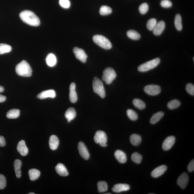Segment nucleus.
<instances>
[{
	"label": "nucleus",
	"mask_w": 194,
	"mask_h": 194,
	"mask_svg": "<svg viewBox=\"0 0 194 194\" xmlns=\"http://www.w3.org/2000/svg\"><path fill=\"white\" fill-rule=\"evenodd\" d=\"M16 72L18 75L23 77H30L32 76V69L26 61L24 60L16 67Z\"/></svg>",
	"instance_id": "nucleus-2"
},
{
	"label": "nucleus",
	"mask_w": 194,
	"mask_h": 194,
	"mask_svg": "<svg viewBox=\"0 0 194 194\" xmlns=\"http://www.w3.org/2000/svg\"><path fill=\"white\" fill-rule=\"evenodd\" d=\"M56 96V93L54 90H49L44 91L37 95V98L40 99H44L47 98H54Z\"/></svg>",
	"instance_id": "nucleus-14"
},
{
	"label": "nucleus",
	"mask_w": 194,
	"mask_h": 194,
	"mask_svg": "<svg viewBox=\"0 0 194 194\" xmlns=\"http://www.w3.org/2000/svg\"><path fill=\"white\" fill-rule=\"evenodd\" d=\"M142 156L137 152H134L131 156V159L136 164H139L141 162Z\"/></svg>",
	"instance_id": "nucleus-36"
},
{
	"label": "nucleus",
	"mask_w": 194,
	"mask_h": 194,
	"mask_svg": "<svg viewBox=\"0 0 194 194\" xmlns=\"http://www.w3.org/2000/svg\"><path fill=\"white\" fill-rule=\"evenodd\" d=\"M186 90L188 94L194 96V86L192 84L189 83L187 84L186 86Z\"/></svg>",
	"instance_id": "nucleus-41"
},
{
	"label": "nucleus",
	"mask_w": 194,
	"mask_h": 194,
	"mask_svg": "<svg viewBox=\"0 0 194 194\" xmlns=\"http://www.w3.org/2000/svg\"><path fill=\"white\" fill-rule=\"evenodd\" d=\"M174 24L175 28L178 31H181L182 29L181 18L180 14H177L175 16L174 20Z\"/></svg>",
	"instance_id": "nucleus-30"
},
{
	"label": "nucleus",
	"mask_w": 194,
	"mask_h": 194,
	"mask_svg": "<svg viewBox=\"0 0 194 194\" xmlns=\"http://www.w3.org/2000/svg\"><path fill=\"white\" fill-rule=\"evenodd\" d=\"M144 90L146 94L151 96H155L159 94L161 91L160 86L155 84H150L146 86Z\"/></svg>",
	"instance_id": "nucleus-8"
},
{
	"label": "nucleus",
	"mask_w": 194,
	"mask_h": 194,
	"mask_svg": "<svg viewBox=\"0 0 194 194\" xmlns=\"http://www.w3.org/2000/svg\"><path fill=\"white\" fill-rule=\"evenodd\" d=\"M161 6L165 8H169L172 7V2L169 0H162L160 3Z\"/></svg>",
	"instance_id": "nucleus-43"
},
{
	"label": "nucleus",
	"mask_w": 194,
	"mask_h": 194,
	"mask_svg": "<svg viewBox=\"0 0 194 194\" xmlns=\"http://www.w3.org/2000/svg\"><path fill=\"white\" fill-rule=\"evenodd\" d=\"M4 91V88L3 86H0V92H3Z\"/></svg>",
	"instance_id": "nucleus-47"
},
{
	"label": "nucleus",
	"mask_w": 194,
	"mask_h": 194,
	"mask_svg": "<svg viewBox=\"0 0 194 194\" xmlns=\"http://www.w3.org/2000/svg\"><path fill=\"white\" fill-rule=\"evenodd\" d=\"M131 143L132 145L138 146L140 145L142 141L141 136L137 134H133L130 136V137Z\"/></svg>",
	"instance_id": "nucleus-26"
},
{
	"label": "nucleus",
	"mask_w": 194,
	"mask_h": 194,
	"mask_svg": "<svg viewBox=\"0 0 194 194\" xmlns=\"http://www.w3.org/2000/svg\"><path fill=\"white\" fill-rule=\"evenodd\" d=\"M160 62V58H156L146 62L138 67V71L140 72H145L149 71L157 66Z\"/></svg>",
	"instance_id": "nucleus-5"
},
{
	"label": "nucleus",
	"mask_w": 194,
	"mask_h": 194,
	"mask_svg": "<svg viewBox=\"0 0 194 194\" xmlns=\"http://www.w3.org/2000/svg\"><path fill=\"white\" fill-rule=\"evenodd\" d=\"M127 35L129 38L133 40H138L141 38V35L137 32L134 30H129L127 32Z\"/></svg>",
	"instance_id": "nucleus-29"
},
{
	"label": "nucleus",
	"mask_w": 194,
	"mask_h": 194,
	"mask_svg": "<svg viewBox=\"0 0 194 194\" xmlns=\"http://www.w3.org/2000/svg\"><path fill=\"white\" fill-rule=\"evenodd\" d=\"M17 148L18 152L22 156H26L28 154V148L26 145L25 141L23 140L18 142Z\"/></svg>",
	"instance_id": "nucleus-15"
},
{
	"label": "nucleus",
	"mask_w": 194,
	"mask_h": 194,
	"mask_svg": "<svg viewBox=\"0 0 194 194\" xmlns=\"http://www.w3.org/2000/svg\"><path fill=\"white\" fill-rule=\"evenodd\" d=\"M6 100V97L5 96L0 94V103H3L5 102Z\"/></svg>",
	"instance_id": "nucleus-46"
},
{
	"label": "nucleus",
	"mask_w": 194,
	"mask_h": 194,
	"mask_svg": "<svg viewBox=\"0 0 194 194\" xmlns=\"http://www.w3.org/2000/svg\"><path fill=\"white\" fill-rule=\"evenodd\" d=\"M106 194H111V193H106Z\"/></svg>",
	"instance_id": "nucleus-49"
},
{
	"label": "nucleus",
	"mask_w": 194,
	"mask_h": 194,
	"mask_svg": "<svg viewBox=\"0 0 194 194\" xmlns=\"http://www.w3.org/2000/svg\"><path fill=\"white\" fill-rule=\"evenodd\" d=\"M127 115L129 118L132 121L137 120L138 116L137 113L132 109H128L127 111Z\"/></svg>",
	"instance_id": "nucleus-37"
},
{
	"label": "nucleus",
	"mask_w": 194,
	"mask_h": 194,
	"mask_svg": "<svg viewBox=\"0 0 194 194\" xmlns=\"http://www.w3.org/2000/svg\"><path fill=\"white\" fill-rule=\"evenodd\" d=\"M20 17L23 21L28 25L34 26H38L40 25L39 18L32 11L24 10L21 12Z\"/></svg>",
	"instance_id": "nucleus-1"
},
{
	"label": "nucleus",
	"mask_w": 194,
	"mask_h": 194,
	"mask_svg": "<svg viewBox=\"0 0 194 194\" xmlns=\"http://www.w3.org/2000/svg\"><path fill=\"white\" fill-rule=\"evenodd\" d=\"M28 175L31 181H35L39 178L40 175V171L35 169H30L28 171Z\"/></svg>",
	"instance_id": "nucleus-25"
},
{
	"label": "nucleus",
	"mask_w": 194,
	"mask_h": 194,
	"mask_svg": "<svg viewBox=\"0 0 194 194\" xmlns=\"http://www.w3.org/2000/svg\"><path fill=\"white\" fill-rule=\"evenodd\" d=\"M164 113L162 111H159L154 114L151 118L150 122L152 124H155L158 122L164 116Z\"/></svg>",
	"instance_id": "nucleus-28"
},
{
	"label": "nucleus",
	"mask_w": 194,
	"mask_h": 194,
	"mask_svg": "<svg viewBox=\"0 0 194 194\" xmlns=\"http://www.w3.org/2000/svg\"><path fill=\"white\" fill-rule=\"evenodd\" d=\"M6 185V177L2 174H0V189L5 188Z\"/></svg>",
	"instance_id": "nucleus-40"
},
{
	"label": "nucleus",
	"mask_w": 194,
	"mask_h": 194,
	"mask_svg": "<svg viewBox=\"0 0 194 194\" xmlns=\"http://www.w3.org/2000/svg\"><path fill=\"white\" fill-rule=\"evenodd\" d=\"M22 166V162L19 159H16L14 161V166L15 170L16 177L18 178H20L21 176V168Z\"/></svg>",
	"instance_id": "nucleus-24"
},
{
	"label": "nucleus",
	"mask_w": 194,
	"mask_h": 194,
	"mask_svg": "<svg viewBox=\"0 0 194 194\" xmlns=\"http://www.w3.org/2000/svg\"><path fill=\"white\" fill-rule=\"evenodd\" d=\"M73 52L76 58L82 63L86 62L88 56L83 49L75 47L73 49Z\"/></svg>",
	"instance_id": "nucleus-9"
},
{
	"label": "nucleus",
	"mask_w": 194,
	"mask_h": 194,
	"mask_svg": "<svg viewBox=\"0 0 194 194\" xmlns=\"http://www.w3.org/2000/svg\"><path fill=\"white\" fill-rule=\"evenodd\" d=\"M20 110L17 109H12L7 113L6 116L9 119H16L19 117Z\"/></svg>",
	"instance_id": "nucleus-27"
},
{
	"label": "nucleus",
	"mask_w": 194,
	"mask_h": 194,
	"mask_svg": "<svg viewBox=\"0 0 194 194\" xmlns=\"http://www.w3.org/2000/svg\"><path fill=\"white\" fill-rule=\"evenodd\" d=\"M12 50V47L10 45L5 44H0V54L8 53Z\"/></svg>",
	"instance_id": "nucleus-33"
},
{
	"label": "nucleus",
	"mask_w": 194,
	"mask_h": 194,
	"mask_svg": "<svg viewBox=\"0 0 194 194\" xmlns=\"http://www.w3.org/2000/svg\"><path fill=\"white\" fill-rule=\"evenodd\" d=\"M98 188L99 192H104L108 190V185L106 181H99L98 183Z\"/></svg>",
	"instance_id": "nucleus-31"
},
{
	"label": "nucleus",
	"mask_w": 194,
	"mask_h": 194,
	"mask_svg": "<svg viewBox=\"0 0 194 194\" xmlns=\"http://www.w3.org/2000/svg\"><path fill=\"white\" fill-rule=\"evenodd\" d=\"M130 188L129 185L127 184H118L115 185L112 189V191L115 193H120L129 191Z\"/></svg>",
	"instance_id": "nucleus-17"
},
{
	"label": "nucleus",
	"mask_w": 194,
	"mask_h": 194,
	"mask_svg": "<svg viewBox=\"0 0 194 194\" xmlns=\"http://www.w3.org/2000/svg\"><path fill=\"white\" fill-rule=\"evenodd\" d=\"M102 79L107 84H110L116 78V72L112 68H106L103 73Z\"/></svg>",
	"instance_id": "nucleus-6"
},
{
	"label": "nucleus",
	"mask_w": 194,
	"mask_h": 194,
	"mask_svg": "<svg viewBox=\"0 0 194 194\" xmlns=\"http://www.w3.org/2000/svg\"><path fill=\"white\" fill-rule=\"evenodd\" d=\"M115 158L121 163H125L127 162V156L125 153L122 151L117 150L114 153Z\"/></svg>",
	"instance_id": "nucleus-19"
},
{
	"label": "nucleus",
	"mask_w": 194,
	"mask_h": 194,
	"mask_svg": "<svg viewBox=\"0 0 194 194\" xmlns=\"http://www.w3.org/2000/svg\"><path fill=\"white\" fill-rule=\"evenodd\" d=\"M6 142L5 138L2 136H0V147H4L6 146Z\"/></svg>",
	"instance_id": "nucleus-45"
},
{
	"label": "nucleus",
	"mask_w": 194,
	"mask_h": 194,
	"mask_svg": "<svg viewBox=\"0 0 194 194\" xmlns=\"http://www.w3.org/2000/svg\"><path fill=\"white\" fill-rule=\"evenodd\" d=\"M167 169V167L166 165H162L157 167L152 171L151 175L154 178H157L162 175L166 172Z\"/></svg>",
	"instance_id": "nucleus-13"
},
{
	"label": "nucleus",
	"mask_w": 194,
	"mask_h": 194,
	"mask_svg": "<svg viewBox=\"0 0 194 194\" xmlns=\"http://www.w3.org/2000/svg\"><path fill=\"white\" fill-rule=\"evenodd\" d=\"M49 144L51 150H55L57 149L59 144V140L57 136L54 135L50 136L49 140Z\"/></svg>",
	"instance_id": "nucleus-21"
},
{
	"label": "nucleus",
	"mask_w": 194,
	"mask_h": 194,
	"mask_svg": "<svg viewBox=\"0 0 194 194\" xmlns=\"http://www.w3.org/2000/svg\"><path fill=\"white\" fill-rule=\"evenodd\" d=\"M134 106H135L136 108L140 109V110H142L145 108L146 105L145 103L142 100L139 99H135L133 102Z\"/></svg>",
	"instance_id": "nucleus-32"
},
{
	"label": "nucleus",
	"mask_w": 194,
	"mask_h": 194,
	"mask_svg": "<svg viewBox=\"0 0 194 194\" xmlns=\"http://www.w3.org/2000/svg\"><path fill=\"white\" fill-rule=\"evenodd\" d=\"M76 84L72 82L69 87V100L72 103H75L77 100V95L76 91Z\"/></svg>",
	"instance_id": "nucleus-16"
},
{
	"label": "nucleus",
	"mask_w": 194,
	"mask_h": 194,
	"mask_svg": "<svg viewBox=\"0 0 194 194\" xmlns=\"http://www.w3.org/2000/svg\"><path fill=\"white\" fill-rule=\"evenodd\" d=\"M47 65L49 67H53L56 65L57 59L54 54L50 53L47 55L46 58Z\"/></svg>",
	"instance_id": "nucleus-22"
},
{
	"label": "nucleus",
	"mask_w": 194,
	"mask_h": 194,
	"mask_svg": "<svg viewBox=\"0 0 194 194\" xmlns=\"http://www.w3.org/2000/svg\"><path fill=\"white\" fill-rule=\"evenodd\" d=\"M189 177L186 173H183L177 179V184L181 188L184 189L188 184Z\"/></svg>",
	"instance_id": "nucleus-11"
},
{
	"label": "nucleus",
	"mask_w": 194,
	"mask_h": 194,
	"mask_svg": "<svg viewBox=\"0 0 194 194\" xmlns=\"http://www.w3.org/2000/svg\"><path fill=\"white\" fill-rule=\"evenodd\" d=\"M55 169L58 174L61 176L65 177L68 176L69 174L67 168L62 164H58L55 166Z\"/></svg>",
	"instance_id": "nucleus-20"
},
{
	"label": "nucleus",
	"mask_w": 194,
	"mask_h": 194,
	"mask_svg": "<svg viewBox=\"0 0 194 194\" xmlns=\"http://www.w3.org/2000/svg\"><path fill=\"white\" fill-rule=\"evenodd\" d=\"M175 137L173 136H169L165 140L162 144L163 149L165 151L170 150L175 143Z\"/></svg>",
	"instance_id": "nucleus-12"
},
{
	"label": "nucleus",
	"mask_w": 194,
	"mask_h": 194,
	"mask_svg": "<svg viewBox=\"0 0 194 194\" xmlns=\"http://www.w3.org/2000/svg\"><path fill=\"white\" fill-rule=\"evenodd\" d=\"M188 170L190 172H193L194 170V160H192L190 162L188 166Z\"/></svg>",
	"instance_id": "nucleus-44"
},
{
	"label": "nucleus",
	"mask_w": 194,
	"mask_h": 194,
	"mask_svg": "<svg viewBox=\"0 0 194 194\" xmlns=\"http://www.w3.org/2000/svg\"><path fill=\"white\" fill-rule=\"evenodd\" d=\"M139 10L140 13L144 14L147 13L148 10V6L146 3H143L140 6Z\"/></svg>",
	"instance_id": "nucleus-39"
},
{
	"label": "nucleus",
	"mask_w": 194,
	"mask_h": 194,
	"mask_svg": "<svg viewBox=\"0 0 194 194\" xmlns=\"http://www.w3.org/2000/svg\"><path fill=\"white\" fill-rule=\"evenodd\" d=\"M157 23V20L155 18H152L148 20L146 24L148 29L150 31L153 30Z\"/></svg>",
	"instance_id": "nucleus-38"
},
{
	"label": "nucleus",
	"mask_w": 194,
	"mask_h": 194,
	"mask_svg": "<svg viewBox=\"0 0 194 194\" xmlns=\"http://www.w3.org/2000/svg\"><path fill=\"white\" fill-rule=\"evenodd\" d=\"M181 103L178 100L175 99L171 100L168 103L167 106L170 109H174L180 106Z\"/></svg>",
	"instance_id": "nucleus-35"
},
{
	"label": "nucleus",
	"mask_w": 194,
	"mask_h": 194,
	"mask_svg": "<svg viewBox=\"0 0 194 194\" xmlns=\"http://www.w3.org/2000/svg\"><path fill=\"white\" fill-rule=\"evenodd\" d=\"M78 150L82 157L84 159L88 160L90 158V154L87 148L83 142H80L78 144Z\"/></svg>",
	"instance_id": "nucleus-10"
},
{
	"label": "nucleus",
	"mask_w": 194,
	"mask_h": 194,
	"mask_svg": "<svg viewBox=\"0 0 194 194\" xmlns=\"http://www.w3.org/2000/svg\"><path fill=\"white\" fill-rule=\"evenodd\" d=\"M35 193H32V192H31V193H29L28 194H35Z\"/></svg>",
	"instance_id": "nucleus-48"
},
{
	"label": "nucleus",
	"mask_w": 194,
	"mask_h": 194,
	"mask_svg": "<svg viewBox=\"0 0 194 194\" xmlns=\"http://www.w3.org/2000/svg\"><path fill=\"white\" fill-rule=\"evenodd\" d=\"M76 113L75 109L73 108H70L67 109L65 113V116L68 121L70 122L72 120L75 119Z\"/></svg>",
	"instance_id": "nucleus-23"
},
{
	"label": "nucleus",
	"mask_w": 194,
	"mask_h": 194,
	"mask_svg": "<svg viewBox=\"0 0 194 194\" xmlns=\"http://www.w3.org/2000/svg\"><path fill=\"white\" fill-rule=\"evenodd\" d=\"M112 12V9L108 6H103L101 7L99 13L101 15L106 16L110 14Z\"/></svg>",
	"instance_id": "nucleus-34"
},
{
	"label": "nucleus",
	"mask_w": 194,
	"mask_h": 194,
	"mask_svg": "<svg viewBox=\"0 0 194 194\" xmlns=\"http://www.w3.org/2000/svg\"><path fill=\"white\" fill-rule=\"evenodd\" d=\"M166 27V24L163 21H160L158 23H157L155 27L153 30V33L156 36L160 35L163 32Z\"/></svg>",
	"instance_id": "nucleus-18"
},
{
	"label": "nucleus",
	"mask_w": 194,
	"mask_h": 194,
	"mask_svg": "<svg viewBox=\"0 0 194 194\" xmlns=\"http://www.w3.org/2000/svg\"><path fill=\"white\" fill-rule=\"evenodd\" d=\"M93 40L95 44L105 49L108 50L112 47V44L110 41L104 36L95 35L93 37Z\"/></svg>",
	"instance_id": "nucleus-3"
},
{
	"label": "nucleus",
	"mask_w": 194,
	"mask_h": 194,
	"mask_svg": "<svg viewBox=\"0 0 194 194\" xmlns=\"http://www.w3.org/2000/svg\"><path fill=\"white\" fill-rule=\"evenodd\" d=\"M59 3L61 7L65 9H68L71 5L69 0H59Z\"/></svg>",
	"instance_id": "nucleus-42"
},
{
	"label": "nucleus",
	"mask_w": 194,
	"mask_h": 194,
	"mask_svg": "<svg viewBox=\"0 0 194 194\" xmlns=\"http://www.w3.org/2000/svg\"><path fill=\"white\" fill-rule=\"evenodd\" d=\"M94 140L96 144H99L102 147H106L107 146V137L104 131H97L94 137Z\"/></svg>",
	"instance_id": "nucleus-7"
},
{
	"label": "nucleus",
	"mask_w": 194,
	"mask_h": 194,
	"mask_svg": "<svg viewBox=\"0 0 194 194\" xmlns=\"http://www.w3.org/2000/svg\"><path fill=\"white\" fill-rule=\"evenodd\" d=\"M92 86L94 92L101 98H104L106 96V92L102 80L98 78L95 77L93 81Z\"/></svg>",
	"instance_id": "nucleus-4"
}]
</instances>
